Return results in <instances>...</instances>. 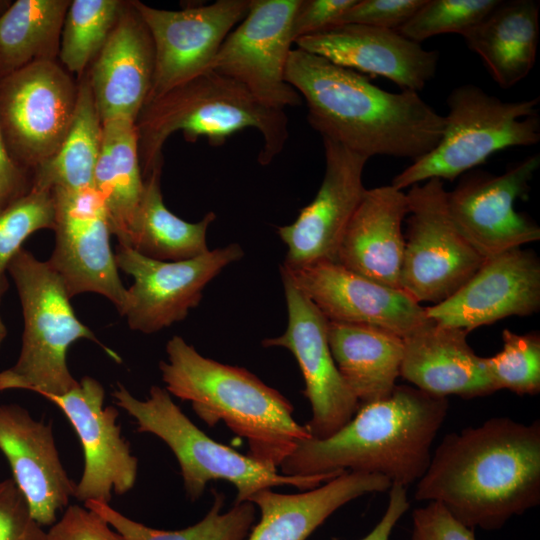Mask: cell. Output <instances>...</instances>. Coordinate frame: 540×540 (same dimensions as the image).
Masks as SVG:
<instances>
[{
    "label": "cell",
    "instance_id": "obj_36",
    "mask_svg": "<svg viewBox=\"0 0 540 540\" xmlns=\"http://www.w3.org/2000/svg\"><path fill=\"white\" fill-rule=\"evenodd\" d=\"M503 347L492 357H485L490 379L496 389H507L519 395L540 391V335L538 332L517 334L502 332Z\"/></svg>",
    "mask_w": 540,
    "mask_h": 540
},
{
    "label": "cell",
    "instance_id": "obj_14",
    "mask_svg": "<svg viewBox=\"0 0 540 540\" xmlns=\"http://www.w3.org/2000/svg\"><path fill=\"white\" fill-rule=\"evenodd\" d=\"M539 166L540 156L533 154L500 175L470 170L447 191L453 224L484 259L540 239L539 226L514 208Z\"/></svg>",
    "mask_w": 540,
    "mask_h": 540
},
{
    "label": "cell",
    "instance_id": "obj_13",
    "mask_svg": "<svg viewBox=\"0 0 540 540\" xmlns=\"http://www.w3.org/2000/svg\"><path fill=\"white\" fill-rule=\"evenodd\" d=\"M299 3L251 0L247 15L227 35L209 70L238 82L271 108L284 110L301 104V96L285 79Z\"/></svg>",
    "mask_w": 540,
    "mask_h": 540
},
{
    "label": "cell",
    "instance_id": "obj_23",
    "mask_svg": "<svg viewBox=\"0 0 540 540\" xmlns=\"http://www.w3.org/2000/svg\"><path fill=\"white\" fill-rule=\"evenodd\" d=\"M155 67L150 31L132 1L85 72L101 121H136L149 96Z\"/></svg>",
    "mask_w": 540,
    "mask_h": 540
},
{
    "label": "cell",
    "instance_id": "obj_42",
    "mask_svg": "<svg viewBox=\"0 0 540 540\" xmlns=\"http://www.w3.org/2000/svg\"><path fill=\"white\" fill-rule=\"evenodd\" d=\"M355 1L300 0L292 22L294 40L336 25Z\"/></svg>",
    "mask_w": 540,
    "mask_h": 540
},
{
    "label": "cell",
    "instance_id": "obj_45",
    "mask_svg": "<svg viewBox=\"0 0 540 540\" xmlns=\"http://www.w3.org/2000/svg\"><path fill=\"white\" fill-rule=\"evenodd\" d=\"M6 335H7V329L0 315V348L6 338Z\"/></svg>",
    "mask_w": 540,
    "mask_h": 540
},
{
    "label": "cell",
    "instance_id": "obj_32",
    "mask_svg": "<svg viewBox=\"0 0 540 540\" xmlns=\"http://www.w3.org/2000/svg\"><path fill=\"white\" fill-rule=\"evenodd\" d=\"M101 144L102 121L84 73L67 134L56 153L33 172L31 187L52 191L93 186Z\"/></svg>",
    "mask_w": 540,
    "mask_h": 540
},
{
    "label": "cell",
    "instance_id": "obj_33",
    "mask_svg": "<svg viewBox=\"0 0 540 540\" xmlns=\"http://www.w3.org/2000/svg\"><path fill=\"white\" fill-rule=\"evenodd\" d=\"M84 506L102 517L125 540H246L256 519V506L245 501L221 512L224 496L215 493L208 513L196 524L180 530H160L128 518L109 504L87 501Z\"/></svg>",
    "mask_w": 540,
    "mask_h": 540
},
{
    "label": "cell",
    "instance_id": "obj_31",
    "mask_svg": "<svg viewBox=\"0 0 540 540\" xmlns=\"http://www.w3.org/2000/svg\"><path fill=\"white\" fill-rule=\"evenodd\" d=\"M71 0H17L0 14V78L29 64L58 60Z\"/></svg>",
    "mask_w": 540,
    "mask_h": 540
},
{
    "label": "cell",
    "instance_id": "obj_24",
    "mask_svg": "<svg viewBox=\"0 0 540 540\" xmlns=\"http://www.w3.org/2000/svg\"><path fill=\"white\" fill-rule=\"evenodd\" d=\"M409 213L406 193L392 185L366 189L340 242L337 261L380 284L399 287Z\"/></svg>",
    "mask_w": 540,
    "mask_h": 540
},
{
    "label": "cell",
    "instance_id": "obj_28",
    "mask_svg": "<svg viewBox=\"0 0 540 540\" xmlns=\"http://www.w3.org/2000/svg\"><path fill=\"white\" fill-rule=\"evenodd\" d=\"M336 366L359 405L387 398L396 387L403 338L381 327L328 321Z\"/></svg>",
    "mask_w": 540,
    "mask_h": 540
},
{
    "label": "cell",
    "instance_id": "obj_17",
    "mask_svg": "<svg viewBox=\"0 0 540 540\" xmlns=\"http://www.w3.org/2000/svg\"><path fill=\"white\" fill-rule=\"evenodd\" d=\"M64 413L82 446L83 472L75 483L74 498L80 502L109 504L112 492L124 495L135 485L138 459L121 435L114 406H104L105 390L93 377L84 376L78 386L60 394L43 396Z\"/></svg>",
    "mask_w": 540,
    "mask_h": 540
},
{
    "label": "cell",
    "instance_id": "obj_40",
    "mask_svg": "<svg viewBox=\"0 0 540 540\" xmlns=\"http://www.w3.org/2000/svg\"><path fill=\"white\" fill-rule=\"evenodd\" d=\"M46 532L47 540H125L102 517L78 504L69 505Z\"/></svg>",
    "mask_w": 540,
    "mask_h": 540
},
{
    "label": "cell",
    "instance_id": "obj_34",
    "mask_svg": "<svg viewBox=\"0 0 540 540\" xmlns=\"http://www.w3.org/2000/svg\"><path fill=\"white\" fill-rule=\"evenodd\" d=\"M127 1L71 0L60 40L58 62L79 78L100 52Z\"/></svg>",
    "mask_w": 540,
    "mask_h": 540
},
{
    "label": "cell",
    "instance_id": "obj_38",
    "mask_svg": "<svg viewBox=\"0 0 540 540\" xmlns=\"http://www.w3.org/2000/svg\"><path fill=\"white\" fill-rule=\"evenodd\" d=\"M0 540H47L12 478L0 480Z\"/></svg>",
    "mask_w": 540,
    "mask_h": 540
},
{
    "label": "cell",
    "instance_id": "obj_22",
    "mask_svg": "<svg viewBox=\"0 0 540 540\" xmlns=\"http://www.w3.org/2000/svg\"><path fill=\"white\" fill-rule=\"evenodd\" d=\"M294 44L336 65L387 78L414 92L435 76L439 60L438 51L426 50L396 30L358 24L334 25Z\"/></svg>",
    "mask_w": 540,
    "mask_h": 540
},
{
    "label": "cell",
    "instance_id": "obj_1",
    "mask_svg": "<svg viewBox=\"0 0 540 540\" xmlns=\"http://www.w3.org/2000/svg\"><path fill=\"white\" fill-rule=\"evenodd\" d=\"M416 500L437 502L465 526L501 528L540 503V423L494 417L446 435Z\"/></svg>",
    "mask_w": 540,
    "mask_h": 540
},
{
    "label": "cell",
    "instance_id": "obj_25",
    "mask_svg": "<svg viewBox=\"0 0 540 540\" xmlns=\"http://www.w3.org/2000/svg\"><path fill=\"white\" fill-rule=\"evenodd\" d=\"M468 332L434 321L403 338L400 376L430 395L464 399L496 392L485 357L478 356L467 342Z\"/></svg>",
    "mask_w": 540,
    "mask_h": 540
},
{
    "label": "cell",
    "instance_id": "obj_10",
    "mask_svg": "<svg viewBox=\"0 0 540 540\" xmlns=\"http://www.w3.org/2000/svg\"><path fill=\"white\" fill-rule=\"evenodd\" d=\"M78 82L58 60L29 64L0 78V127L15 162L32 177L70 127Z\"/></svg>",
    "mask_w": 540,
    "mask_h": 540
},
{
    "label": "cell",
    "instance_id": "obj_9",
    "mask_svg": "<svg viewBox=\"0 0 540 540\" xmlns=\"http://www.w3.org/2000/svg\"><path fill=\"white\" fill-rule=\"evenodd\" d=\"M440 179L411 186L399 287L417 303L443 302L480 268L484 257L453 224Z\"/></svg>",
    "mask_w": 540,
    "mask_h": 540
},
{
    "label": "cell",
    "instance_id": "obj_20",
    "mask_svg": "<svg viewBox=\"0 0 540 540\" xmlns=\"http://www.w3.org/2000/svg\"><path fill=\"white\" fill-rule=\"evenodd\" d=\"M540 308V262L531 250L514 248L485 259L451 297L425 308L435 323L467 332Z\"/></svg>",
    "mask_w": 540,
    "mask_h": 540
},
{
    "label": "cell",
    "instance_id": "obj_26",
    "mask_svg": "<svg viewBox=\"0 0 540 540\" xmlns=\"http://www.w3.org/2000/svg\"><path fill=\"white\" fill-rule=\"evenodd\" d=\"M391 485L382 475L347 471L298 494L262 489L248 500L259 509L261 517L246 540H306L349 501L386 491Z\"/></svg>",
    "mask_w": 540,
    "mask_h": 540
},
{
    "label": "cell",
    "instance_id": "obj_27",
    "mask_svg": "<svg viewBox=\"0 0 540 540\" xmlns=\"http://www.w3.org/2000/svg\"><path fill=\"white\" fill-rule=\"evenodd\" d=\"M468 48L485 64L504 89L516 85L534 67L539 38V3L510 0L499 3L462 35Z\"/></svg>",
    "mask_w": 540,
    "mask_h": 540
},
{
    "label": "cell",
    "instance_id": "obj_35",
    "mask_svg": "<svg viewBox=\"0 0 540 540\" xmlns=\"http://www.w3.org/2000/svg\"><path fill=\"white\" fill-rule=\"evenodd\" d=\"M52 191L31 187L22 197L0 210V302L9 287L8 266L34 232L54 229Z\"/></svg>",
    "mask_w": 540,
    "mask_h": 540
},
{
    "label": "cell",
    "instance_id": "obj_2",
    "mask_svg": "<svg viewBox=\"0 0 540 540\" xmlns=\"http://www.w3.org/2000/svg\"><path fill=\"white\" fill-rule=\"evenodd\" d=\"M285 79L307 104L310 126L322 137L369 159L414 162L441 140L445 118L418 92H389L354 70L296 48Z\"/></svg>",
    "mask_w": 540,
    "mask_h": 540
},
{
    "label": "cell",
    "instance_id": "obj_4",
    "mask_svg": "<svg viewBox=\"0 0 540 540\" xmlns=\"http://www.w3.org/2000/svg\"><path fill=\"white\" fill-rule=\"evenodd\" d=\"M166 353L159 369L167 391L189 401L207 425L222 421L245 438L256 461L278 468L312 437L293 418L290 401L247 369L205 357L180 336L167 342Z\"/></svg>",
    "mask_w": 540,
    "mask_h": 540
},
{
    "label": "cell",
    "instance_id": "obj_12",
    "mask_svg": "<svg viewBox=\"0 0 540 540\" xmlns=\"http://www.w3.org/2000/svg\"><path fill=\"white\" fill-rule=\"evenodd\" d=\"M55 247L48 260L70 298L96 293L109 299L121 314L127 288L121 282L112 235L102 197L94 186L52 190Z\"/></svg>",
    "mask_w": 540,
    "mask_h": 540
},
{
    "label": "cell",
    "instance_id": "obj_39",
    "mask_svg": "<svg viewBox=\"0 0 540 540\" xmlns=\"http://www.w3.org/2000/svg\"><path fill=\"white\" fill-rule=\"evenodd\" d=\"M424 3L425 0H356L336 25L358 24L397 31Z\"/></svg>",
    "mask_w": 540,
    "mask_h": 540
},
{
    "label": "cell",
    "instance_id": "obj_6",
    "mask_svg": "<svg viewBox=\"0 0 540 540\" xmlns=\"http://www.w3.org/2000/svg\"><path fill=\"white\" fill-rule=\"evenodd\" d=\"M8 274L20 299L24 331L17 361L0 371V392L19 389L41 396L60 395L78 386L68 368L67 353L79 339L95 342L121 362L77 318L62 279L48 261L21 248L11 260Z\"/></svg>",
    "mask_w": 540,
    "mask_h": 540
},
{
    "label": "cell",
    "instance_id": "obj_29",
    "mask_svg": "<svg viewBox=\"0 0 540 540\" xmlns=\"http://www.w3.org/2000/svg\"><path fill=\"white\" fill-rule=\"evenodd\" d=\"M93 186L103 199L112 235L120 246L130 248L144 189L133 120L113 118L102 122Z\"/></svg>",
    "mask_w": 540,
    "mask_h": 540
},
{
    "label": "cell",
    "instance_id": "obj_15",
    "mask_svg": "<svg viewBox=\"0 0 540 540\" xmlns=\"http://www.w3.org/2000/svg\"><path fill=\"white\" fill-rule=\"evenodd\" d=\"M287 306L286 330L266 338L264 347H282L301 370L312 416L306 427L312 438L324 439L343 427L359 402L342 378L328 342V320L316 305L280 270Z\"/></svg>",
    "mask_w": 540,
    "mask_h": 540
},
{
    "label": "cell",
    "instance_id": "obj_19",
    "mask_svg": "<svg viewBox=\"0 0 540 540\" xmlns=\"http://www.w3.org/2000/svg\"><path fill=\"white\" fill-rule=\"evenodd\" d=\"M322 140L325 172L316 196L292 224L277 229L287 247L282 264L286 268L336 262L344 232L366 190L362 176L368 159L334 141Z\"/></svg>",
    "mask_w": 540,
    "mask_h": 540
},
{
    "label": "cell",
    "instance_id": "obj_30",
    "mask_svg": "<svg viewBox=\"0 0 540 540\" xmlns=\"http://www.w3.org/2000/svg\"><path fill=\"white\" fill-rule=\"evenodd\" d=\"M162 168L144 178L131 247L160 261H181L200 256L210 249L207 231L216 214L208 212L199 222L190 223L172 213L164 204L160 187Z\"/></svg>",
    "mask_w": 540,
    "mask_h": 540
},
{
    "label": "cell",
    "instance_id": "obj_11",
    "mask_svg": "<svg viewBox=\"0 0 540 540\" xmlns=\"http://www.w3.org/2000/svg\"><path fill=\"white\" fill-rule=\"evenodd\" d=\"M243 256L244 250L237 243L181 261H160L119 246L116 265L134 280L127 289L121 315L130 329L144 334L182 321L199 305L208 283Z\"/></svg>",
    "mask_w": 540,
    "mask_h": 540
},
{
    "label": "cell",
    "instance_id": "obj_21",
    "mask_svg": "<svg viewBox=\"0 0 540 540\" xmlns=\"http://www.w3.org/2000/svg\"><path fill=\"white\" fill-rule=\"evenodd\" d=\"M0 451L38 524L51 526L74 496L75 483L57 450L52 425L16 403L0 404Z\"/></svg>",
    "mask_w": 540,
    "mask_h": 540
},
{
    "label": "cell",
    "instance_id": "obj_43",
    "mask_svg": "<svg viewBox=\"0 0 540 540\" xmlns=\"http://www.w3.org/2000/svg\"><path fill=\"white\" fill-rule=\"evenodd\" d=\"M31 175L12 158L0 127V210L31 189Z\"/></svg>",
    "mask_w": 540,
    "mask_h": 540
},
{
    "label": "cell",
    "instance_id": "obj_5",
    "mask_svg": "<svg viewBox=\"0 0 540 540\" xmlns=\"http://www.w3.org/2000/svg\"><path fill=\"white\" fill-rule=\"evenodd\" d=\"M135 126L143 179L162 168V148L178 131L189 142L206 137L212 146H219L232 134L254 128L263 139L261 165L270 164L289 138L284 110L266 106L241 84L213 70L147 102Z\"/></svg>",
    "mask_w": 540,
    "mask_h": 540
},
{
    "label": "cell",
    "instance_id": "obj_41",
    "mask_svg": "<svg viewBox=\"0 0 540 540\" xmlns=\"http://www.w3.org/2000/svg\"><path fill=\"white\" fill-rule=\"evenodd\" d=\"M411 540H475L474 529L458 521L437 502L413 511Z\"/></svg>",
    "mask_w": 540,
    "mask_h": 540
},
{
    "label": "cell",
    "instance_id": "obj_3",
    "mask_svg": "<svg viewBox=\"0 0 540 540\" xmlns=\"http://www.w3.org/2000/svg\"><path fill=\"white\" fill-rule=\"evenodd\" d=\"M448 409L447 398L396 385L387 398L359 405L331 436L301 441L280 471L289 476L364 472L406 487L425 473Z\"/></svg>",
    "mask_w": 540,
    "mask_h": 540
},
{
    "label": "cell",
    "instance_id": "obj_8",
    "mask_svg": "<svg viewBox=\"0 0 540 540\" xmlns=\"http://www.w3.org/2000/svg\"><path fill=\"white\" fill-rule=\"evenodd\" d=\"M446 102L438 145L397 174L393 187L403 190L429 179L453 181L498 151L540 140L539 97L504 101L475 84H462Z\"/></svg>",
    "mask_w": 540,
    "mask_h": 540
},
{
    "label": "cell",
    "instance_id": "obj_16",
    "mask_svg": "<svg viewBox=\"0 0 540 540\" xmlns=\"http://www.w3.org/2000/svg\"><path fill=\"white\" fill-rule=\"evenodd\" d=\"M250 3L251 0H218L173 11L133 0L150 31L155 51L154 75L146 103L209 70L227 35L247 15Z\"/></svg>",
    "mask_w": 540,
    "mask_h": 540
},
{
    "label": "cell",
    "instance_id": "obj_18",
    "mask_svg": "<svg viewBox=\"0 0 540 540\" xmlns=\"http://www.w3.org/2000/svg\"><path fill=\"white\" fill-rule=\"evenodd\" d=\"M280 270L328 321L377 326L402 338L433 322L425 308L402 289L370 280L338 262L293 269L281 265Z\"/></svg>",
    "mask_w": 540,
    "mask_h": 540
},
{
    "label": "cell",
    "instance_id": "obj_37",
    "mask_svg": "<svg viewBox=\"0 0 540 540\" xmlns=\"http://www.w3.org/2000/svg\"><path fill=\"white\" fill-rule=\"evenodd\" d=\"M500 0H425L397 31L420 43L445 33L463 35L478 24Z\"/></svg>",
    "mask_w": 540,
    "mask_h": 540
},
{
    "label": "cell",
    "instance_id": "obj_7",
    "mask_svg": "<svg viewBox=\"0 0 540 540\" xmlns=\"http://www.w3.org/2000/svg\"><path fill=\"white\" fill-rule=\"evenodd\" d=\"M112 395L116 405L134 418L138 432L153 434L168 445L180 466L186 495L192 501L200 498L213 480L231 483L236 488L234 503H241L262 489L290 485L305 491L340 475H285L218 443L181 411L166 388L153 385L148 397L140 400L118 384Z\"/></svg>",
    "mask_w": 540,
    "mask_h": 540
},
{
    "label": "cell",
    "instance_id": "obj_44",
    "mask_svg": "<svg viewBox=\"0 0 540 540\" xmlns=\"http://www.w3.org/2000/svg\"><path fill=\"white\" fill-rule=\"evenodd\" d=\"M409 508L406 487L392 484L390 487L388 506L384 515L372 529L361 540H388L396 523Z\"/></svg>",
    "mask_w": 540,
    "mask_h": 540
}]
</instances>
